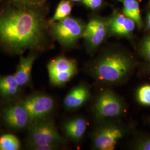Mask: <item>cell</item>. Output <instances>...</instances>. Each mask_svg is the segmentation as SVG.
Returning a JSON list of instances; mask_svg holds the SVG:
<instances>
[{"label":"cell","instance_id":"obj_1","mask_svg":"<svg viewBox=\"0 0 150 150\" xmlns=\"http://www.w3.org/2000/svg\"><path fill=\"white\" fill-rule=\"evenodd\" d=\"M41 8L9 4L0 9V46L11 54L42 50L48 24Z\"/></svg>","mask_w":150,"mask_h":150},{"label":"cell","instance_id":"obj_2","mask_svg":"<svg viewBox=\"0 0 150 150\" xmlns=\"http://www.w3.org/2000/svg\"><path fill=\"white\" fill-rule=\"evenodd\" d=\"M134 65L133 60L128 55L120 52H111L97 59L91 67V72L97 80L117 84L126 80Z\"/></svg>","mask_w":150,"mask_h":150},{"label":"cell","instance_id":"obj_3","mask_svg":"<svg viewBox=\"0 0 150 150\" xmlns=\"http://www.w3.org/2000/svg\"><path fill=\"white\" fill-rule=\"evenodd\" d=\"M51 34L61 45L71 47L82 38L86 25L79 19L67 17L52 24Z\"/></svg>","mask_w":150,"mask_h":150},{"label":"cell","instance_id":"obj_4","mask_svg":"<svg viewBox=\"0 0 150 150\" xmlns=\"http://www.w3.org/2000/svg\"><path fill=\"white\" fill-rule=\"evenodd\" d=\"M123 110L124 105L121 98L110 90L100 93L94 106L95 116L98 120L118 117L122 114Z\"/></svg>","mask_w":150,"mask_h":150},{"label":"cell","instance_id":"obj_5","mask_svg":"<svg viewBox=\"0 0 150 150\" xmlns=\"http://www.w3.org/2000/svg\"><path fill=\"white\" fill-rule=\"evenodd\" d=\"M125 134L123 127L115 123H107L100 126L92 136L94 149L113 150Z\"/></svg>","mask_w":150,"mask_h":150},{"label":"cell","instance_id":"obj_6","mask_svg":"<svg viewBox=\"0 0 150 150\" xmlns=\"http://www.w3.org/2000/svg\"><path fill=\"white\" fill-rule=\"evenodd\" d=\"M30 129V144H59L62 138L54 122L45 118L32 123Z\"/></svg>","mask_w":150,"mask_h":150},{"label":"cell","instance_id":"obj_7","mask_svg":"<svg viewBox=\"0 0 150 150\" xmlns=\"http://www.w3.org/2000/svg\"><path fill=\"white\" fill-rule=\"evenodd\" d=\"M22 104L28 113L30 122L32 123L46 118L53 110L54 105L52 97L43 94L28 97Z\"/></svg>","mask_w":150,"mask_h":150},{"label":"cell","instance_id":"obj_8","mask_svg":"<svg viewBox=\"0 0 150 150\" xmlns=\"http://www.w3.org/2000/svg\"><path fill=\"white\" fill-rule=\"evenodd\" d=\"M109 32V21L95 18L86 25L82 35L90 51L96 49L103 42Z\"/></svg>","mask_w":150,"mask_h":150},{"label":"cell","instance_id":"obj_9","mask_svg":"<svg viewBox=\"0 0 150 150\" xmlns=\"http://www.w3.org/2000/svg\"><path fill=\"white\" fill-rule=\"evenodd\" d=\"M50 80L64 81L77 72L76 61L64 56L52 60L47 66Z\"/></svg>","mask_w":150,"mask_h":150},{"label":"cell","instance_id":"obj_10","mask_svg":"<svg viewBox=\"0 0 150 150\" xmlns=\"http://www.w3.org/2000/svg\"><path fill=\"white\" fill-rule=\"evenodd\" d=\"M3 118L5 123L13 129H23L30 122L28 113L22 103L6 108Z\"/></svg>","mask_w":150,"mask_h":150},{"label":"cell","instance_id":"obj_11","mask_svg":"<svg viewBox=\"0 0 150 150\" xmlns=\"http://www.w3.org/2000/svg\"><path fill=\"white\" fill-rule=\"evenodd\" d=\"M136 23L124 14L115 13L109 20V32L113 35L130 37L134 31Z\"/></svg>","mask_w":150,"mask_h":150},{"label":"cell","instance_id":"obj_12","mask_svg":"<svg viewBox=\"0 0 150 150\" xmlns=\"http://www.w3.org/2000/svg\"><path fill=\"white\" fill-rule=\"evenodd\" d=\"M90 97L89 87L80 84L73 88L64 99V105L67 109L74 110L82 106Z\"/></svg>","mask_w":150,"mask_h":150},{"label":"cell","instance_id":"obj_13","mask_svg":"<svg viewBox=\"0 0 150 150\" xmlns=\"http://www.w3.org/2000/svg\"><path fill=\"white\" fill-rule=\"evenodd\" d=\"M35 59L36 56L33 54L27 57L21 56L20 57L16 72L13 75L20 86H25L30 82L32 66Z\"/></svg>","mask_w":150,"mask_h":150},{"label":"cell","instance_id":"obj_14","mask_svg":"<svg viewBox=\"0 0 150 150\" xmlns=\"http://www.w3.org/2000/svg\"><path fill=\"white\" fill-rule=\"evenodd\" d=\"M87 122L82 117H76L68 121L64 126V132L70 139L79 141L86 132Z\"/></svg>","mask_w":150,"mask_h":150},{"label":"cell","instance_id":"obj_15","mask_svg":"<svg viewBox=\"0 0 150 150\" xmlns=\"http://www.w3.org/2000/svg\"><path fill=\"white\" fill-rule=\"evenodd\" d=\"M20 85L14 75L0 76V95L5 98H11L17 95Z\"/></svg>","mask_w":150,"mask_h":150},{"label":"cell","instance_id":"obj_16","mask_svg":"<svg viewBox=\"0 0 150 150\" xmlns=\"http://www.w3.org/2000/svg\"><path fill=\"white\" fill-rule=\"evenodd\" d=\"M123 4V14L135 22L139 28L142 27L139 3L137 0H120Z\"/></svg>","mask_w":150,"mask_h":150},{"label":"cell","instance_id":"obj_17","mask_svg":"<svg viewBox=\"0 0 150 150\" xmlns=\"http://www.w3.org/2000/svg\"><path fill=\"white\" fill-rule=\"evenodd\" d=\"M72 8V4L69 0H62L57 6L54 16L49 21V24L59 21L70 15Z\"/></svg>","mask_w":150,"mask_h":150},{"label":"cell","instance_id":"obj_18","mask_svg":"<svg viewBox=\"0 0 150 150\" xmlns=\"http://www.w3.org/2000/svg\"><path fill=\"white\" fill-rule=\"evenodd\" d=\"M20 146L19 139L13 134H5L0 136V150H18Z\"/></svg>","mask_w":150,"mask_h":150},{"label":"cell","instance_id":"obj_19","mask_svg":"<svg viewBox=\"0 0 150 150\" xmlns=\"http://www.w3.org/2000/svg\"><path fill=\"white\" fill-rule=\"evenodd\" d=\"M46 0H10L9 3L13 5L27 8H41Z\"/></svg>","mask_w":150,"mask_h":150},{"label":"cell","instance_id":"obj_20","mask_svg":"<svg viewBox=\"0 0 150 150\" xmlns=\"http://www.w3.org/2000/svg\"><path fill=\"white\" fill-rule=\"evenodd\" d=\"M137 99L140 104L150 106V85H145L139 87L137 92Z\"/></svg>","mask_w":150,"mask_h":150},{"label":"cell","instance_id":"obj_21","mask_svg":"<svg viewBox=\"0 0 150 150\" xmlns=\"http://www.w3.org/2000/svg\"><path fill=\"white\" fill-rule=\"evenodd\" d=\"M140 52L145 59L150 62V35L146 37L142 41Z\"/></svg>","mask_w":150,"mask_h":150},{"label":"cell","instance_id":"obj_22","mask_svg":"<svg viewBox=\"0 0 150 150\" xmlns=\"http://www.w3.org/2000/svg\"><path fill=\"white\" fill-rule=\"evenodd\" d=\"M30 148L35 150H56L59 147V144H30Z\"/></svg>","mask_w":150,"mask_h":150},{"label":"cell","instance_id":"obj_23","mask_svg":"<svg viewBox=\"0 0 150 150\" xmlns=\"http://www.w3.org/2000/svg\"><path fill=\"white\" fill-rule=\"evenodd\" d=\"M135 150H150V138L139 141L134 147Z\"/></svg>","mask_w":150,"mask_h":150},{"label":"cell","instance_id":"obj_24","mask_svg":"<svg viewBox=\"0 0 150 150\" xmlns=\"http://www.w3.org/2000/svg\"><path fill=\"white\" fill-rule=\"evenodd\" d=\"M85 5L91 9H96L101 5L102 0H82Z\"/></svg>","mask_w":150,"mask_h":150},{"label":"cell","instance_id":"obj_25","mask_svg":"<svg viewBox=\"0 0 150 150\" xmlns=\"http://www.w3.org/2000/svg\"><path fill=\"white\" fill-rule=\"evenodd\" d=\"M147 28L150 30V12L149 13L147 17Z\"/></svg>","mask_w":150,"mask_h":150},{"label":"cell","instance_id":"obj_26","mask_svg":"<svg viewBox=\"0 0 150 150\" xmlns=\"http://www.w3.org/2000/svg\"><path fill=\"white\" fill-rule=\"evenodd\" d=\"M71 1H75V2H79V1H82V0H71Z\"/></svg>","mask_w":150,"mask_h":150},{"label":"cell","instance_id":"obj_27","mask_svg":"<svg viewBox=\"0 0 150 150\" xmlns=\"http://www.w3.org/2000/svg\"></svg>","mask_w":150,"mask_h":150}]
</instances>
